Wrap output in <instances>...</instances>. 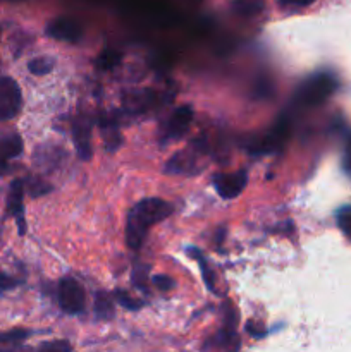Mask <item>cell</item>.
Listing matches in <instances>:
<instances>
[{"label":"cell","mask_w":351,"mask_h":352,"mask_svg":"<svg viewBox=\"0 0 351 352\" xmlns=\"http://www.w3.org/2000/svg\"><path fill=\"white\" fill-rule=\"evenodd\" d=\"M171 203L158 198H148L136 203L127 217L126 241L131 250H138L147 237L148 229L155 223L162 222L172 213Z\"/></svg>","instance_id":"1"},{"label":"cell","mask_w":351,"mask_h":352,"mask_svg":"<svg viewBox=\"0 0 351 352\" xmlns=\"http://www.w3.org/2000/svg\"><path fill=\"white\" fill-rule=\"evenodd\" d=\"M337 82L334 76L322 72V74H315L310 79H306L296 93V100L301 105H320L326 102L336 89Z\"/></svg>","instance_id":"2"},{"label":"cell","mask_w":351,"mask_h":352,"mask_svg":"<svg viewBox=\"0 0 351 352\" xmlns=\"http://www.w3.org/2000/svg\"><path fill=\"white\" fill-rule=\"evenodd\" d=\"M23 96L19 85L9 76L0 78V120L12 119L21 109Z\"/></svg>","instance_id":"3"},{"label":"cell","mask_w":351,"mask_h":352,"mask_svg":"<svg viewBox=\"0 0 351 352\" xmlns=\"http://www.w3.org/2000/svg\"><path fill=\"white\" fill-rule=\"evenodd\" d=\"M85 291L74 278H64L58 284V302L67 315H78L85 309Z\"/></svg>","instance_id":"4"},{"label":"cell","mask_w":351,"mask_h":352,"mask_svg":"<svg viewBox=\"0 0 351 352\" xmlns=\"http://www.w3.org/2000/svg\"><path fill=\"white\" fill-rule=\"evenodd\" d=\"M248 175L244 170L236 172V174H217L213 177V186L215 191L219 192L220 198L224 199H234L243 192L246 188Z\"/></svg>","instance_id":"5"},{"label":"cell","mask_w":351,"mask_h":352,"mask_svg":"<svg viewBox=\"0 0 351 352\" xmlns=\"http://www.w3.org/2000/svg\"><path fill=\"white\" fill-rule=\"evenodd\" d=\"M47 36L61 41H78L81 38V26L76 19L71 17H58L54 19L45 30Z\"/></svg>","instance_id":"6"},{"label":"cell","mask_w":351,"mask_h":352,"mask_svg":"<svg viewBox=\"0 0 351 352\" xmlns=\"http://www.w3.org/2000/svg\"><path fill=\"white\" fill-rule=\"evenodd\" d=\"M72 136H74L76 150H78L79 158L88 160L92 157V124L88 119L81 117L72 126Z\"/></svg>","instance_id":"7"},{"label":"cell","mask_w":351,"mask_h":352,"mask_svg":"<svg viewBox=\"0 0 351 352\" xmlns=\"http://www.w3.org/2000/svg\"><path fill=\"white\" fill-rule=\"evenodd\" d=\"M23 198H24V182L21 179L12 181L9 189V196H7V212L17 219V226H19V234L23 236L26 232V223L23 220Z\"/></svg>","instance_id":"8"},{"label":"cell","mask_w":351,"mask_h":352,"mask_svg":"<svg viewBox=\"0 0 351 352\" xmlns=\"http://www.w3.org/2000/svg\"><path fill=\"white\" fill-rule=\"evenodd\" d=\"M193 120V110L189 107H179L174 113H172L171 120H169L167 126V134L171 138H181L182 134L188 131V127L191 126Z\"/></svg>","instance_id":"9"},{"label":"cell","mask_w":351,"mask_h":352,"mask_svg":"<svg viewBox=\"0 0 351 352\" xmlns=\"http://www.w3.org/2000/svg\"><path fill=\"white\" fill-rule=\"evenodd\" d=\"M195 158V155L189 151H181L169 160V164L165 165V172L167 174H189L196 162Z\"/></svg>","instance_id":"10"},{"label":"cell","mask_w":351,"mask_h":352,"mask_svg":"<svg viewBox=\"0 0 351 352\" xmlns=\"http://www.w3.org/2000/svg\"><path fill=\"white\" fill-rule=\"evenodd\" d=\"M100 129H102V136L105 140L107 150L114 151L120 144V134H119V126L114 119H107L102 117L100 119Z\"/></svg>","instance_id":"11"},{"label":"cell","mask_w":351,"mask_h":352,"mask_svg":"<svg viewBox=\"0 0 351 352\" xmlns=\"http://www.w3.org/2000/svg\"><path fill=\"white\" fill-rule=\"evenodd\" d=\"M23 153V140L19 134H7L0 138V155L10 160Z\"/></svg>","instance_id":"12"},{"label":"cell","mask_w":351,"mask_h":352,"mask_svg":"<svg viewBox=\"0 0 351 352\" xmlns=\"http://www.w3.org/2000/svg\"><path fill=\"white\" fill-rule=\"evenodd\" d=\"M95 313L100 320H110L114 316V305L110 296L105 292H98L95 299Z\"/></svg>","instance_id":"13"},{"label":"cell","mask_w":351,"mask_h":352,"mask_svg":"<svg viewBox=\"0 0 351 352\" xmlns=\"http://www.w3.org/2000/svg\"><path fill=\"white\" fill-rule=\"evenodd\" d=\"M52 67H54V60L50 57H36L33 60H30V64H28V69L34 76L48 74L52 71Z\"/></svg>","instance_id":"14"},{"label":"cell","mask_w":351,"mask_h":352,"mask_svg":"<svg viewBox=\"0 0 351 352\" xmlns=\"http://www.w3.org/2000/svg\"><path fill=\"white\" fill-rule=\"evenodd\" d=\"M189 253H195V254H196V256H193V258H196V260H200V268H202V277H203V280H205L206 287H209L210 291H213V274H212V270H210L209 263H206L205 260H202V254H200V251L189 250Z\"/></svg>","instance_id":"15"},{"label":"cell","mask_w":351,"mask_h":352,"mask_svg":"<svg viewBox=\"0 0 351 352\" xmlns=\"http://www.w3.org/2000/svg\"><path fill=\"white\" fill-rule=\"evenodd\" d=\"M116 299H117V302L123 306V308L131 309V311H134V309H138L143 306V302L136 301L134 298H131L126 291H116Z\"/></svg>","instance_id":"16"},{"label":"cell","mask_w":351,"mask_h":352,"mask_svg":"<svg viewBox=\"0 0 351 352\" xmlns=\"http://www.w3.org/2000/svg\"><path fill=\"white\" fill-rule=\"evenodd\" d=\"M52 186L47 184V182H43L41 179H30V182H28V192H30L33 198L45 195V192H48Z\"/></svg>","instance_id":"17"},{"label":"cell","mask_w":351,"mask_h":352,"mask_svg":"<svg viewBox=\"0 0 351 352\" xmlns=\"http://www.w3.org/2000/svg\"><path fill=\"white\" fill-rule=\"evenodd\" d=\"M119 60H120L119 54H116V52H112V50H107V52H103L102 57L98 58V64L102 69H110V67H114V65H116Z\"/></svg>","instance_id":"18"},{"label":"cell","mask_w":351,"mask_h":352,"mask_svg":"<svg viewBox=\"0 0 351 352\" xmlns=\"http://www.w3.org/2000/svg\"><path fill=\"white\" fill-rule=\"evenodd\" d=\"M337 223H339L344 232L351 236V206H346V208L337 213Z\"/></svg>","instance_id":"19"},{"label":"cell","mask_w":351,"mask_h":352,"mask_svg":"<svg viewBox=\"0 0 351 352\" xmlns=\"http://www.w3.org/2000/svg\"><path fill=\"white\" fill-rule=\"evenodd\" d=\"M153 284L160 291H171L174 287V280L171 277H167V275H157V277H153Z\"/></svg>","instance_id":"20"},{"label":"cell","mask_w":351,"mask_h":352,"mask_svg":"<svg viewBox=\"0 0 351 352\" xmlns=\"http://www.w3.org/2000/svg\"><path fill=\"white\" fill-rule=\"evenodd\" d=\"M16 285H17L16 278L9 277V275L0 272V291H10V289H14Z\"/></svg>","instance_id":"21"},{"label":"cell","mask_w":351,"mask_h":352,"mask_svg":"<svg viewBox=\"0 0 351 352\" xmlns=\"http://www.w3.org/2000/svg\"><path fill=\"white\" fill-rule=\"evenodd\" d=\"M313 2H315V0H279V3L286 7H305Z\"/></svg>","instance_id":"22"},{"label":"cell","mask_w":351,"mask_h":352,"mask_svg":"<svg viewBox=\"0 0 351 352\" xmlns=\"http://www.w3.org/2000/svg\"><path fill=\"white\" fill-rule=\"evenodd\" d=\"M344 170L351 177V140L348 141L346 151H344Z\"/></svg>","instance_id":"23"},{"label":"cell","mask_w":351,"mask_h":352,"mask_svg":"<svg viewBox=\"0 0 351 352\" xmlns=\"http://www.w3.org/2000/svg\"><path fill=\"white\" fill-rule=\"evenodd\" d=\"M43 349H61V351H69L71 349V346H69L67 342H54V344H43Z\"/></svg>","instance_id":"24"},{"label":"cell","mask_w":351,"mask_h":352,"mask_svg":"<svg viewBox=\"0 0 351 352\" xmlns=\"http://www.w3.org/2000/svg\"><path fill=\"white\" fill-rule=\"evenodd\" d=\"M9 172V164H7V158L3 155H0V177L6 175Z\"/></svg>","instance_id":"25"}]
</instances>
